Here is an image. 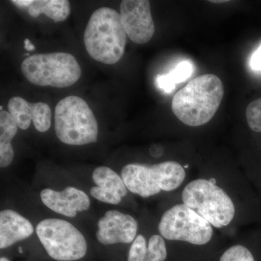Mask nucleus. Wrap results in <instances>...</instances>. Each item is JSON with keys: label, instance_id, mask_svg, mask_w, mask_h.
Segmentation results:
<instances>
[{"label": "nucleus", "instance_id": "1", "mask_svg": "<svg viewBox=\"0 0 261 261\" xmlns=\"http://www.w3.org/2000/svg\"><path fill=\"white\" fill-rule=\"evenodd\" d=\"M179 200L218 231L230 233L240 226L261 223V203L247 176L201 173L189 179Z\"/></svg>", "mask_w": 261, "mask_h": 261}, {"label": "nucleus", "instance_id": "2", "mask_svg": "<svg viewBox=\"0 0 261 261\" xmlns=\"http://www.w3.org/2000/svg\"><path fill=\"white\" fill-rule=\"evenodd\" d=\"M158 231L173 261H211L223 247L214 226L180 200L164 211Z\"/></svg>", "mask_w": 261, "mask_h": 261}, {"label": "nucleus", "instance_id": "3", "mask_svg": "<svg viewBox=\"0 0 261 261\" xmlns=\"http://www.w3.org/2000/svg\"><path fill=\"white\" fill-rule=\"evenodd\" d=\"M224 94V85L219 77L210 73L201 75L173 96L171 108L184 124L203 126L214 118Z\"/></svg>", "mask_w": 261, "mask_h": 261}, {"label": "nucleus", "instance_id": "4", "mask_svg": "<svg viewBox=\"0 0 261 261\" xmlns=\"http://www.w3.org/2000/svg\"><path fill=\"white\" fill-rule=\"evenodd\" d=\"M187 168L175 161L152 165L129 163L122 168L121 176L128 191L148 198L161 192L180 191L189 181Z\"/></svg>", "mask_w": 261, "mask_h": 261}, {"label": "nucleus", "instance_id": "5", "mask_svg": "<svg viewBox=\"0 0 261 261\" xmlns=\"http://www.w3.org/2000/svg\"><path fill=\"white\" fill-rule=\"evenodd\" d=\"M126 36L120 13L112 8H101L89 18L84 32V45L96 61L113 65L124 54Z\"/></svg>", "mask_w": 261, "mask_h": 261}, {"label": "nucleus", "instance_id": "6", "mask_svg": "<svg viewBox=\"0 0 261 261\" xmlns=\"http://www.w3.org/2000/svg\"><path fill=\"white\" fill-rule=\"evenodd\" d=\"M57 137L66 145L82 146L97 141V119L87 102L78 96H68L55 111Z\"/></svg>", "mask_w": 261, "mask_h": 261}, {"label": "nucleus", "instance_id": "7", "mask_svg": "<svg viewBox=\"0 0 261 261\" xmlns=\"http://www.w3.org/2000/svg\"><path fill=\"white\" fill-rule=\"evenodd\" d=\"M21 70L30 83L56 88L70 87L82 75L75 57L65 53L33 55L24 60Z\"/></svg>", "mask_w": 261, "mask_h": 261}, {"label": "nucleus", "instance_id": "8", "mask_svg": "<svg viewBox=\"0 0 261 261\" xmlns=\"http://www.w3.org/2000/svg\"><path fill=\"white\" fill-rule=\"evenodd\" d=\"M38 238L51 258L75 261L85 256L87 243L82 232L65 220L47 219L37 224Z\"/></svg>", "mask_w": 261, "mask_h": 261}, {"label": "nucleus", "instance_id": "9", "mask_svg": "<svg viewBox=\"0 0 261 261\" xmlns=\"http://www.w3.org/2000/svg\"><path fill=\"white\" fill-rule=\"evenodd\" d=\"M120 15L126 35L132 42L143 44L151 40L154 24L149 1L123 0L120 5Z\"/></svg>", "mask_w": 261, "mask_h": 261}, {"label": "nucleus", "instance_id": "10", "mask_svg": "<svg viewBox=\"0 0 261 261\" xmlns=\"http://www.w3.org/2000/svg\"><path fill=\"white\" fill-rule=\"evenodd\" d=\"M137 219L128 214L108 211L97 222L96 238L104 245L132 244L138 234Z\"/></svg>", "mask_w": 261, "mask_h": 261}, {"label": "nucleus", "instance_id": "11", "mask_svg": "<svg viewBox=\"0 0 261 261\" xmlns=\"http://www.w3.org/2000/svg\"><path fill=\"white\" fill-rule=\"evenodd\" d=\"M8 107L20 129H28L32 121L38 132L43 133L50 128L51 111L47 103L29 102L23 98L14 97L10 99Z\"/></svg>", "mask_w": 261, "mask_h": 261}, {"label": "nucleus", "instance_id": "12", "mask_svg": "<svg viewBox=\"0 0 261 261\" xmlns=\"http://www.w3.org/2000/svg\"><path fill=\"white\" fill-rule=\"evenodd\" d=\"M40 197L48 208L66 217L74 218L79 212L89 210L91 205L89 196L73 187H67L63 191L44 189Z\"/></svg>", "mask_w": 261, "mask_h": 261}, {"label": "nucleus", "instance_id": "13", "mask_svg": "<svg viewBox=\"0 0 261 261\" xmlns=\"http://www.w3.org/2000/svg\"><path fill=\"white\" fill-rule=\"evenodd\" d=\"M34 228L28 219L13 210L0 213V248H8L29 238Z\"/></svg>", "mask_w": 261, "mask_h": 261}, {"label": "nucleus", "instance_id": "14", "mask_svg": "<svg viewBox=\"0 0 261 261\" xmlns=\"http://www.w3.org/2000/svg\"><path fill=\"white\" fill-rule=\"evenodd\" d=\"M211 261H261V230L223 247Z\"/></svg>", "mask_w": 261, "mask_h": 261}, {"label": "nucleus", "instance_id": "15", "mask_svg": "<svg viewBox=\"0 0 261 261\" xmlns=\"http://www.w3.org/2000/svg\"><path fill=\"white\" fill-rule=\"evenodd\" d=\"M28 12L34 18L44 14L57 23L68 18L70 5L67 0H36L28 8Z\"/></svg>", "mask_w": 261, "mask_h": 261}, {"label": "nucleus", "instance_id": "16", "mask_svg": "<svg viewBox=\"0 0 261 261\" xmlns=\"http://www.w3.org/2000/svg\"><path fill=\"white\" fill-rule=\"evenodd\" d=\"M92 177L96 186L100 187L102 190L118 194L122 198L128 194V189L121 176L107 166L96 168L92 173Z\"/></svg>", "mask_w": 261, "mask_h": 261}, {"label": "nucleus", "instance_id": "17", "mask_svg": "<svg viewBox=\"0 0 261 261\" xmlns=\"http://www.w3.org/2000/svg\"><path fill=\"white\" fill-rule=\"evenodd\" d=\"M193 71V65L189 61H182L168 74L159 75L156 84L165 92H173L177 84L185 82L190 78Z\"/></svg>", "mask_w": 261, "mask_h": 261}, {"label": "nucleus", "instance_id": "18", "mask_svg": "<svg viewBox=\"0 0 261 261\" xmlns=\"http://www.w3.org/2000/svg\"><path fill=\"white\" fill-rule=\"evenodd\" d=\"M145 261H173L167 243L159 233L148 239Z\"/></svg>", "mask_w": 261, "mask_h": 261}, {"label": "nucleus", "instance_id": "19", "mask_svg": "<svg viewBox=\"0 0 261 261\" xmlns=\"http://www.w3.org/2000/svg\"><path fill=\"white\" fill-rule=\"evenodd\" d=\"M18 126L9 112L3 111L0 113V145L11 144L18 132Z\"/></svg>", "mask_w": 261, "mask_h": 261}, {"label": "nucleus", "instance_id": "20", "mask_svg": "<svg viewBox=\"0 0 261 261\" xmlns=\"http://www.w3.org/2000/svg\"><path fill=\"white\" fill-rule=\"evenodd\" d=\"M246 118L249 128L256 134H261V97L247 106Z\"/></svg>", "mask_w": 261, "mask_h": 261}, {"label": "nucleus", "instance_id": "21", "mask_svg": "<svg viewBox=\"0 0 261 261\" xmlns=\"http://www.w3.org/2000/svg\"><path fill=\"white\" fill-rule=\"evenodd\" d=\"M148 240L145 235L139 233L133 243L130 244L127 261H145L147 255Z\"/></svg>", "mask_w": 261, "mask_h": 261}, {"label": "nucleus", "instance_id": "22", "mask_svg": "<svg viewBox=\"0 0 261 261\" xmlns=\"http://www.w3.org/2000/svg\"><path fill=\"white\" fill-rule=\"evenodd\" d=\"M90 194L96 200L105 202V203L111 204V205H118L122 200V197L118 194L106 191L97 186L92 187L90 190Z\"/></svg>", "mask_w": 261, "mask_h": 261}, {"label": "nucleus", "instance_id": "23", "mask_svg": "<svg viewBox=\"0 0 261 261\" xmlns=\"http://www.w3.org/2000/svg\"><path fill=\"white\" fill-rule=\"evenodd\" d=\"M247 177L251 182L261 203V165L250 168L247 171Z\"/></svg>", "mask_w": 261, "mask_h": 261}, {"label": "nucleus", "instance_id": "24", "mask_svg": "<svg viewBox=\"0 0 261 261\" xmlns=\"http://www.w3.org/2000/svg\"><path fill=\"white\" fill-rule=\"evenodd\" d=\"M14 149L12 144L0 145V166L6 168L9 166L14 159Z\"/></svg>", "mask_w": 261, "mask_h": 261}, {"label": "nucleus", "instance_id": "25", "mask_svg": "<svg viewBox=\"0 0 261 261\" xmlns=\"http://www.w3.org/2000/svg\"><path fill=\"white\" fill-rule=\"evenodd\" d=\"M250 65L252 70L257 71L261 70V44L252 54L250 58Z\"/></svg>", "mask_w": 261, "mask_h": 261}, {"label": "nucleus", "instance_id": "26", "mask_svg": "<svg viewBox=\"0 0 261 261\" xmlns=\"http://www.w3.org/2000/svg\"><path fill=\"white\" fill-rule=\"evenodd\" d=\"M11 3L16 6L22 7V8H29L33 4L34 1L32 0H13Z\"/></svg>", "mask_w": 261, "mask_h": 261}, {"label": "nucleus", "instance_id": "27", "mask_svg": "<svg viewBox=\"0 0 261 261\" xmlns=\"http://www.w3.org/2000/svg\"><path fill=\"white\" fill-rule=\"evenodd\" d=\"M24 47L28 51H33L35 49V47H34V44L31 42V41L29 40V39H25V40H24Z\"/></svg>", "mask_w": 261, "mask_h": 261}, {"label": "nucleus", "instance_id": "28", "mask_svg": "<svg viewBox=\"0 0 261 261\" xmlns=\"http://www.w3.org/2000/svg\"><path fill=\"white\" fill-rule=\"evenodd\" d=\"M0 261H10V260H9V259L6 258V257H2L1 258H0Z\"/></svg>", "mask_w": 261, "mask_h": 261}, {"label": "nucleus", "instance_id": "29", "mask_svg": "<svg viewBox=\"0 0 261 261\" xmlns=\"http://www.w3.org/2000/svg\"><path fill=\"white\" fill-rule=\"evenodd\" d=\"M211 3H226V2H228V1H224V0H223V1H211Z\"/></svg>", "mask_w": 261, "mask_h": 261}, {"label": "nucleus", "instance_id": "30", "mask_svg": "<svg viewBox=\"0 0 261 261\" xmlns=\"http://www.w3.org/2000/svg\"><path fill=\"white\" fill-rule=\"evenodd\" d=\"M3 106H0V110H1V111H3Z\"/></svg>", "mask_w": 261, "mask_h": 261}]
</instances>
